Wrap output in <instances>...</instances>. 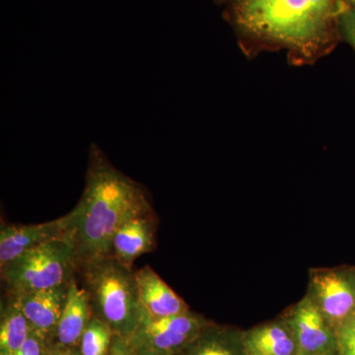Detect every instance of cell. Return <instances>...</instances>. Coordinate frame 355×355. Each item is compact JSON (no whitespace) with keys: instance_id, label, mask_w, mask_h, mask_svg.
I'll return each instance as SVG.
<instances>
[{"instance_id":"cell-1","label":"cell","mask_w":355,"mask_h":355,"mask_svg":"<svg viewBox=\"0 0 355 355\" xmlns=\"http://www.w3.org/2000/svg\"><path fill=\"white\" fill-rule=\"evenodd\" d=\"M153 214L146 189L114 168L93 144L83 196L64 216V239L73 247L79 265L112 256L118 229L135 217Z\"/></svg>"},{"instance_id":"cell-2","label":"cell","mask_w":355,"mask_h":355,"mask_svg":"<svg viewBox=\"0 0 355 355\" xmlns=\"http://www.w3.org/2000/svg\"><path fill=\"white\" fill-rule=\"evenodd\" d=\"M342 0H232L229 20L242 36L303 58L328 50L338 36Z\"/></svg>"},{"instance_id":"cell-3","label":"cell","mask_w":355,"mask_h":355,"mask_svg":"<svg viewBox=\"0 0 355 355\" xmlns=\"http://www.w3.org/2000/svg\"><path fill=\"white\" fill-rule=\"evenodd\" d=\"M76 279L87 294L93 316L114 335L130 340L141 323L144 306L137 275L113 256L80 263Z\"/></svg>"},{"instance_id":"cell-4","label":"cell","mask_w":355,"mask_h":355,"mask_svg":"<svg viewBox=\"0 0 355 355\" xmlns=\"http://www.w3.org/2000/svg\"><path fill=\"white\" fill-rule=\"evenodd\" d=\"M78 266L73 247L67 240L57 239L30 250L0 270L7 292L23 294L69 284Z\"/></svg>"},{"instance_id":"cell-5","label":"cell","mask_w":355,"mask_h":355,"mask_svg":"<svg viewBox=\"0 0 355 355\" xmlns=\"http://www.w3.org/2000/svg\"><path fill=\"white\" fill-rule=\"evenodd\" d=\"M306 295L338 331L355 319V266L311 268Z\"/></svg>"},{"instance_id":"cell-6","label":"cell","mask_w":355,"mask_h":355,"mask_svg":"<svg viewBox=\"0 0 355 355\" xmlns=\"http://www.w3.org/2000/svg\"><path fill=\"white\" fill-rule=\"evenodd\" d=\"M209 322L191 310L175 316L153 319L144 309L141 323L128 342L137 350L177 355L200 335Z\"/></svg>"},{"instance_id":"cell-7","label":"cell","mask_w":355,"mask_h":355,"mask_svg":"<svg viewBox=\"0 0 355 355\" xmlns=\"http://www.w3.org/2000/svg\"><path fill=\"white\" fill-rule=\"evenodd\" d=\"M282 317L293 334L297 355H326L336 350L335 330L306 294Z\"/></svg>"},{"instance_id":"cell-8","label":"cell","mask_w":355,"mask_h":355,"mask_svg":"<svg viewBox=\"0 0 355 355\" xmlns=\"http://www.w3.org/2000/svg\"><path fill=\"white\" fill-rule=\"evenodd\" d=\"M64 216L38 224L2 223L0 228V268L44 243L64 239Z\"/></svg>"},{"instance_id":"cell-9","label":"cell","mask_w":355,"mask_h":355,"mask_svg":"<svg viewBox=\"0 0 355 355\" xmlns=\"http://www.w3.org/2000/svg\"><path fill=\"white\" fill-rule=\"evenodd\" d=\"M69 284L44 291L15 294L31 324L32 331L38 334L49 343L55 340L58 322L67 303Z\"/></svg>"},{"instance_id":"cell-10","label":"cell","mask_w":355,"mask_h":355,"mask_svg":"<svg viewBox=\"0 0 355 355\" xmlns=\"http://www.w3.org/2000/svg\"><path fill=\"white\" fill-rule=\"evenodd\" d=\"M155 236V214L135 217L116 231L112 242V256L132 268L137 258L153 251Z\"/></svg>"},{"instance_id":"cell-11","label":"cell","mask_w":355,"mask_h":355,"mask_svg":"<svg viewBox=\"0 0 355 355\" xmlns=\"http://www.w3.org/2000/svg\"><path fill=\"white\" fill-rule=\"evenodd\" d=\"M140 300L147 315L153 319L175 316L190 310L183 298L146 265L135 272Z\"/></svg>"},{"instance_id":"cell-12","label":"cell","mask_w":355,"mask_h":355,"mask_svg":"<svg viewBox=\"0 0 355 355\" xmlns=\"http://www.w3.org/2000/svg\"><path fill=\"white\" fill-rule=\"evenodd\" d=\"M247 355H297L293 334L284 317L243 331Z\"/></svg>"},{"instance_id":"cell-13","label":"cell","mask_w":355,"mask_h":355,"mask_svg":"<svg viewBox=\"0 0 355 355\" xmlns=\"http://www.w3.org/2000/svg\"><path fill=\"white\" fill-rule=\"evenodd\" d=\"M92 316L87 294L77 282L76 275L70 282L67 303L53 343L64 347H78Z\"/></svg>"},{"instance_id":"cell-14","label":"cell","mask_w":355,"mask_h":355,"mask_svg":"<svg viewBox=\"0 0 355 355\" xmlns=\"http://www.w3.org/2000/svg\"><path fill=\"white\" fill-rule=\"evenodd\" d=\"M177 355H247L243 331L210 321L200 335Z\"/></svg>"},{"instance_id":"cell-15","label":"cell","mask_w":355,"mask_h":355,"mask_svg":"<svg viewBox=\"0 0 355 355\" xmlns=\"http://www.w3.org/2000/svg\"><path fill=\"white\" fill-rule=\"evenodd\" d=\"M32 333L17 295L7 292L0 313V355H10L19 349Z\"/></svg>"},{"instance_id":"cell-16","label":"cell","mask_w":355,"mask_h":355,"mask_svg":"<svg viewBox=\"0 0 355 355\" xmlns=\"http://www.w3.org/2000/svg\"><path fill=\"white\" fill-rule=\"evenodd\" d=\"M114 336V333L108 324L92 316L79 343L80 354L108 355Z\"/></svg>"},{"instance_id":"cell-17","label":"cell","mask_w":355,"mask_h":355,"mask_svg":"<svg viewBox=\"0 0 355 355\" xmlns=\"http://www.w3.org/2000/svg\"><path fill=\"white\" fill-rule=\"evenodd\" d=\"M336 27L338 36L352 44L355 50V9L347 7L343 1L336 18Z\"/></svg>"},{"instance_id":"cell-18","label":"cell","mask_w":355,"mask_h":355,"mask_svg":"<svg viewBox=\"0 0 355 355\" xmlns=\"http://www.w3.org/2000/svg\"><path fill=\"white\" fill-rule=\"evenodd\" d=\"M336 334V352L338 355H355L354 321L343 324Z\"/></svg>"},{"instance_id":"cell-19","label":"cell","mask_w":355,"mask_h":355,"mask_svg":"<svg viewBox=\"0 0 355 355\" xmlns=\"http://www.w3.org/2000/svg\"><path fill=\"white\" fill-rule=\"evenodd\" d=\"M48 345L49 343L44 338L32 331L24 345L10 355H46Z\"/></svg>"},{"instance_id":"cell-20","label":"cell","mask_w":355,"mask_h":355,"mask_svg":"<svg viewBox=\"0 0 355 355\" xmlns=\"http://www.w3.org/2000/svg\"><path fill=\"white\" fill-rule=\"evenodd\" d=\"M108 355H137L127 338L114 335Z\"/></svg>"},{"instance_id":"cell-21","label":"cell","mask_w":355,"mask_h":355,"mask_svg":"<svg viewBox=\"0 0 355 355\" xmlns=\"http://www.w3.org/2000/svg\"><path fill=\"white\" fill-rule=\"evenodd\" d=\"M46 355H81L78 347H64L58 343H49Z\"/></svg>"},{"instance_id":"cell-22","label":"cell","mask_w":355,"mask_h":355,"mask_svg":"<svg viewBox=\"0 0 355 355\" xmlns=\"http://www.w3.org/2000/svg\"><path fill=\"white\" fill-rule=\"evenodd\" d=\"M137 355H163L160 354H156V352H150V350H137Z\"/></svg>"},{"instance_id":"cell-23","label":"cell","mask_w":355,"mask_h":355,"mask_svg":"<svg viewBox=\"0 0 355 355\" xmlns=\"http://www.w3.org/2000/svg\"><path fill=\"white\" fill-rule=\"evenodd\" d=\"M342 1L347 7L355 9V0H342Z\"/></svg>"},{"instance_id":"cell-24","label":"cell","mask_w":355,"mask_h":355,"mask_svg":"<svg viewBox=\"0 0 355 355\" xmlns=\"http://www.w3.org/2000/svg\"><path fill=\"white\" fill-rule=\"evenodd\" d=\"M218 3H222V2H231L232 0H216Z\"/></svg>"},{"instance_id":"cell-25","label":"cell","mask_w":355,"mask_h":355,"mask_svg":"<svg viewBox=\"0 0 355 355\" xmlns=\"http://www.w3.org/2000/svg\"><path fill=\"white\" fill-rule=\"evenodd\" d=\"M326 355H338V352L335 350V352H330V354H326Z\"/></svg>"},{"instance_id":"cell-26","label":"cell","mask_w":355,"mask_h":355,"mask_svg":"<svg viewBox=\"0 0 355 355\" xmlns=\"http://www.w3.org/2000/svg\"><path fill=\"white\" fill-rule=\"evenodd\" d=\"M354 323H355V319L354 320Z\"/></svg>"}]
</instances>
